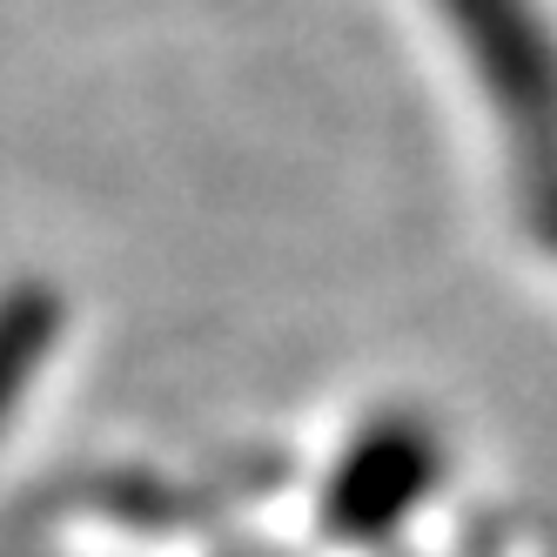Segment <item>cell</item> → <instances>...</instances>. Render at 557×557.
<instances>
[{"label":"cell","mask_w":557,"mask_h":557,"mask_svg":"<svg viewBox=\"0 0 557 557\" xmlns=\"http://www.w3.org/2000/svg\"><path fill=\"white\" fill-rule=\"evenodd\" d=\"M423 484H430V444L423 436L417 430H376L343 470V484L330 497V524H343L349 537H370V531L396 524Z\"/></svg>","instance_id":"7a4b0ae2"},{"label":"cell","mask_w":557,"mask_h":557,"mask_svg":"<svg viewBox=\"0 0 557 557\" xmlns=\"http://www.w3.org/2000/svg\"><path fill=\"white\" fill-rule=\"evenodd\" d=\"M444 14L510 135L524 215L557 249V27H544L537 0H444Z\"/></svg>","instance_id":"6da1fadb"},{"label":"cell","mask_w":557,"mask_h":557,"mask_svg":"<svg viewBox=\"0 0 557 557\" xmlns=\"http://www.w3.org/2000/svg\"><path fill=\"white\" fill-rule=\"evenodd\" d=\"M48 336H54V302H41V296H14L8 309H0V410H8L14 396H21V383L34 376Z\"/></svg>","instance_id":"3957f363"}]
</instances>
